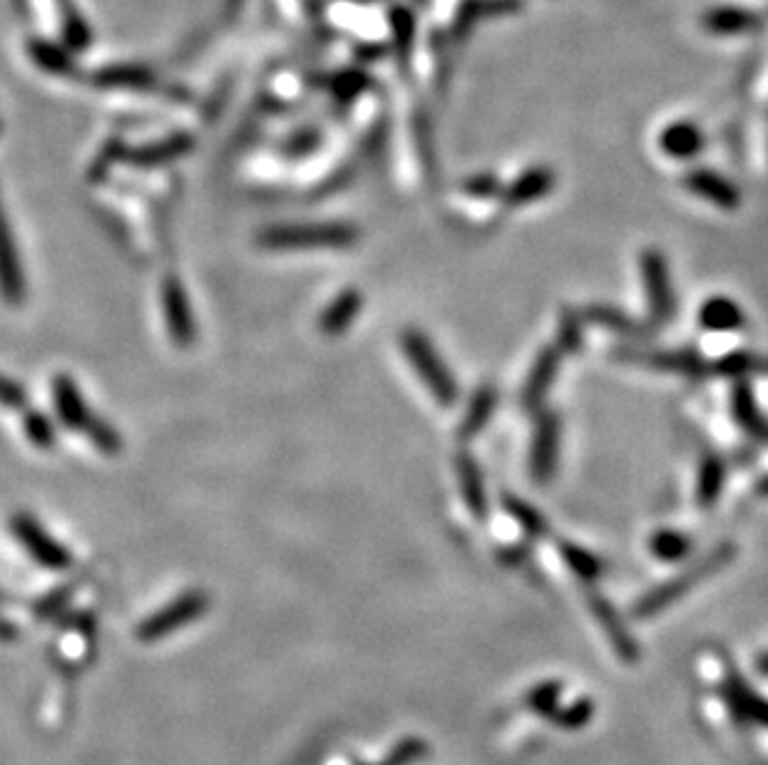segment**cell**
I'll return each mask as SVG.
<instances>
[{"label":"cell","mask_w":768,"mask_h":765,"mask_svg":"<svg viewBox=\"0 0 768 765\" xmlns=\"http://www.w3.org/2000/svg\"><path fill=\"white\" fill-rule=\"evenodd\" d=\"M52 400H56L58 417L65 428L85 435L93 448L100 450L103 456H120L122 435L115 430L105 417L97 415L91 405H87L85 396L80 393L77 382L73 378L70 376L52 378Z\"/></svg>","instance_id":"6da1fadb"},{"label":"cell","mask_w":768,"mask_h":765,"mask_svg":"<svg viewBox=\"0 0 768 765\" xmlns=\"http://www.w3.org/2000/svg\"><path fill=\"white\" fill-rule=\"evenodd\" d=\"M359 242V229L344 221L281 224L259 234V246L269 252H341Z\"/></svg>","instance_id":"7a4b0ae2"},{"label":"cell","mask_w":768,"mask_h":765,"mask_svg":"<svg viewBox=\"0 0 768 765\" xmlns=\"http://www.w3.org/2000/svg\"><path fill=\"white\" fill-rule=\"evenodd\" d=\"M734 555H736V547L731 545V542H723V545H719L717 549H711L709 555H704L699 562L689 564L679 574H674L672 580H667L664 584H659L651 592H647L645 597L634 604V617L639 619L655 617V614L667 609L669 604H674L679 597H684L686 592L694 590V586L707 580V576L717 574L723 567L731 564Z\"/></svg>","instance_id":"3957f363"},{"label":"cell","mask_w":768,"mask_h":765,"mask_svg":"<svg viewBox=\"0 0 768 765\" xmlns=\"http://www.w3.org/2000/svg\"><path fill=\"white\" fill-rule=\"evenodd\" d=\"M400 349H404L408 363L413 366L418 378H421L428 393L435 398L437 405L453 408L458 403V380H455L448 366L443 363L441 353H437L435 345L431 343V338L416 331V328H408V331L400 336Z\"/></svg>","instance_id":"277c9868"},{"label":"cell","mask_w":768,"mask_h":765,"mask_svg":"<svg viewBox=\"0 0 768 765\" xmlns=\"http://www.w3.org/2000/svg\"><path fill=\"white\" fill-rule=\"evenodd\" d=\"M641 269V283H645L649 316L655 326H664L669 318L676 314V299L672 287V274H669V264L662 252L657 248H647L639 259Z\"/></svg>","instance_id":"5b68a950"},{"label":"cell","mask_w":768,"mask_h":765,"mask_svg":"<svg viewBox=\"0 0 768 765\" xmlns=\"http://www.w3.org/2000/svg\"><path fill=\"white\" fill-rule=\"evenodd\" d=\"M562 448V423L557 413H542L535 423L530 445V473L540 485H548L557 473Z\"/></svg>","instance_id":"8992f818"},{"label":"cell","mask_w":768,"mask_h":765,"mask_svg":"<svg viewBox=\"0 0 768 765\" xmlns=\"http://www.w3.org/2000/svg\"><path fill=\"white\" fill-rule=\"evenodd\" d=\"M163 314L167 324V333L172 338L177 349H190L196 341V324L192 314L190 296L182 287L180 276L169 274L163 281Z\"/></svg>","instance_id":"52a82bcc"},{"label":"cell","mask_w":768,"mask_h":765,"mask_svg":"<svg viewBox=\"0 0 768 765\" xmlns=\"http://www.w3.org/2000/svg\"><path fill=\"white\" fill-rule=\"evenodd\" d=\"M25 293H28V287H25L23 262L17 254L11 221H8L3 202H0V299L8 306H21Z\"/></svg>","instance_id":"ba28073f"},{"label":"cell","mask_w":768,"mask_h":765,"mask_svg":"<svg viewBox=\"0 0 768 765\" xmlns=\"http://www.w3.org/2000/svg\"><path fill=\"white\" fill-rule=\"evenodd\" d=\"M617 355L627 363L647 366L664 373H676V376L701 378L711 373V363L704 361L696 351H645V349H620Z\"/></svg>","instance_id":"9c48e42d"},{"label":"cell","mask_w":768,"mask_h":765,"mask_svg":"<svg viewBox=\"0 0 768 765\" xmlns=\"http://www.w3.org/2000/svg\"><path fill=\"white\" fill-rule=\"evenodd\" d=\"M11 527H13V535L21 539V545L28 549L43 567L68 569L73 564L70 551L62 545H58V539H52L48 535V530L43 527L38 520L31 518V514H15Z\"/></svg>","instance_id":"30bf717a"},{"label":"cell","mask_w":768,"mask_h":765,"mask_svg":"<svg viewBox=\"0 0 768 765\" xmlns=\"http://www.w3.org/2000/svg\"><path fill=\"white\" fill-rule=\"evenodd\" d=\"M560 363H562V351L557 345H544V349L538 353V359H535L530 376L525 380V388H523L525 411H538V408L544 403V398H548V393L557 380Z\"/></svg>","instance_id":"8fae6325"},{"label":"cell","mask_w":768,"mask_h":765,"mask_svg":"<svg viewBox=\"0 0 768 765\" xmlns=\"http://www.w3.org/2000/svg\"><path fill=\"white\" fill-rule=\"evenodd\" d=\"M587 602H589V609H592L597 621H600L602 631L607 636H610V644L614 646V652H617L627 664L634 661V658H637V644H634V639L629 636L627 627L622 624L620 614L614 611L612 604L607 602L602 594H589Z\"/></svg>","instance_id":"7c38bea8"},{"label":"cell","mask_w":768,"mask_h":765,"mask_svg":"<svg viewBox=\"0 0 768 765\" xmlns=\"http://www.w3.org/2000/svg\"><path fill=\"white\" fill-rule=\"evenodd\" d=\"M455 473L460 479V495L466 500V507L470 510L472 518L485 520L488 518V493L485 483H482V473L478 460L470 456V452H458L455 458Z\"/></svg>","instance_id":"4fadbf2b"},{"label":"cell","mask_w":768,"mask_h":765,"mask_svg":"<svg viewBox=\"0 0 768 765\" xmlns=\"http://www.w3.org/2000/svg\"><path fill=\"white\" fill-rule=\"evenodd\" d=\"M731 415L739 423V428L746 435H752L754 440L768 445V421L764 413L758 411L754 390L746 380H739L734 386V393H731Z\"/></svg>","instance_id":"5bb4252c"},{"label":"cell","mask_w":768,"mask_h":765,"mask_svg":"<svg viewBox=\"0 0 768 765\" xmlns=\"http://www.w3.org/2000/svg\"><path fill=\"white\" fill-rule=\"evenodd\" d=\"M363 311V296L359 289H346L324 308L319 318V328L324 336H341L353 326Z\"/></svg>","instance_id":"9a60e30c"},{"label":"cell","mask_w":768,"mask_h":765,"mask_svg":"<svg viewBox=\"0 0 768 765\" xmlns=\"http://www.w3.org/2000/svg\"><path fill=\"white\" fill-rule=\"evenodd\" d=\"M699 324L704 331L711 333H731L744 328L746 316L744 311L739 308L734 299L729 296H713L699 311Z\"/></svg>","instance_id":"2e32d148"},{"label":"cell","mask_w":768,"mask_h":765,"mask_svg":"<svg viewBox=\"0 0 768 765\" xmlns=\"http://www.w3.org/2000/svg\"><path fill=\"white\" fill-rule=\"evenodd\" d=\"M552 186H555V177H552V172H548V169H530V172H525L520 177V180L507 186L503 192V202L505 207L511 209L528 207V204L542 199Z\"/></svg>","instance_id":"e0dca14e"},{"label":"cell","mask_w":768,"mask_h":765,"mask_svg":"<svg viewBox=\"0 0 768 765\" xmlns=\"http://www.w3.org/2000/svg\"><path fill=\"white\" fill-rule=\"evenodd\" d=\"M686 186L696 194V197L711 202L719 209H736L739 207V192L734 184H729L723 177L713 172H694L686 177Z\"/></svg>","instance_id":"ac0fdd59"},{"label":"cell","mask_w":768,"mask_h":765,"mask_svg":"<svg viewBox=\"0 0 768 765\" xmlns=\"http://www.w3.org/2000/svg\"><path fill=\"white\" fill-rule=\"evenodd\" d=\"M587 321H592L595 326L604 328V331H612L624 338H647L649 333H655L657 326L645 324V321H634L632 316L624 314V311L614 306H592L587 308Z\"/></svg>","instance_id":"d6986e66"},{"label":"cell","mask_w":768,"mask_h":765,"mask_svg":"<svg viewBox=\"0 0 768 765\" xmlns=\"http://www.w3.org/2000/svg\"><path fill=\"white\" fill-rule=\"evenodd\" d=\"M495 408H497V390L493 386H480L476 393H472L466 413H463L460 438L470 440L485 430V425L490 417H493Z\"/></svg>","instance_id":"ffe728a7"},{"label":"cell","mask_w":768,"mask_h":765,"mask_svg":"<svg viewBox=\"0 0 768 765\" xmlns=\"http://www.w3.org/2000/svg\"><path fill=\"white\" fill-rule=\"evenodd\" d=\"M190 153H192V137L175 135V137L157 142V145H147V147L135 149V153L128 155V159L137 167H159V165L175 162V159H180Z\"/></svg>","instance_id":"44dd1931"},{"label":"cell","mask_w":768,"mask_h":765,"mask_svg":"<svg viewBox=\"0 0 768 765\" xmlns=\"http://www.w3.org/2000/svg\"><path fill=\"white\" fill-rule=\"evenodd\" d=\"M723 479H727V465L719 456H704L696 475V502L701 510H711L723 490Z\"/></svg>","instance_id":"7402d4cb"},{"label":"cell","mask_w":768,"mask_h":765,"mask_svg":"<svg viewBox=\"0 0 768 765\" xmlns=\"http://www.w3.org/2000/svg\"><path fill=\"white\" fill-rule=\"evenodd\" d=\"M557 549H560L562 562L567 564L569 572H573L579 582L595 584L602 576L604 564H602V559L595 555V551L579 547V545H575V542H569V539H560Z\"/></svg>","instance_id":"603a6c76"},{"label":"cell","mask_w":768,"mask_h":765,"mask_svg":"<svg viewBox=\"0 0 768 765\" xmlns=\"http://www.w3.org/2000/svg\"><path fill=\"white\" fill-rule=\"evenodd\" d=\"M95 85L118 87V90H147L155 85V73L140 65H115L95 75Z\"/></svg>","instance_id":"cb8c5ba5"},{"label":"cell","mask_w":768,"mask_h":765,"mask_svg":"<svg viewBox=\"0 0 768 765\" xmlns=\"http://www.w3.org/2000/svg\"><path fill=\"white\" fill-rule=\"evenodd\" d=\"M503 507H505V512L517 522V527H520L528 537L542 539V537L550 535V524H548V520H544V514L540 510H535L530 502H525L523 497L505 495Z\"/></svg>","instance_id":"d4e9b609"},{"label":"cell","mask_w":768,"mask_h":765,"mask_svg":"<svg viewBox=\"0 0 768 765\" xmlns=\"http://www.w3.org/2000/svg\"><path fill=\"white\" fill-rule=\"evenodd\" d=\"M711 371L721 378L746 380L748 376H754V373H768V361L761 359V355L736 351V353L723 355V359H719V361H713Z\"/></svg>","instance_id":"484cf974"},{"label":"cell","mask_w":768,"mask_h":765,"mask_svg":"<svg viewBox=\"0 0 768 765\" xmlns=\"http://www.w3.org/2000/svg\"><path fill=\"white\" fill-rule=\"evenodd\" d=\"M694 549V539L686 537L679 530H659L655 537L649 539V551L662 562H679V559L689 557Z\"/></svg>","instance_id":"4316f807"},{"label":"cell","mask_w":768,"mask_h":765,"mask_svg":"<svg viewBox=\"0 0 768 765\" xmlns=\"http://www.w3.org/2000/svg\"><path fill=\"white\" fill-rule=\"evenodd\" d=\"M31 58L52 75H73L75 73V65H73V60H70L68 52L58 46H52V42L33 40L31 42Z\"/></svg>","instance_id":"83f0119b"},{"label":"cell","mask_w":768,"mask_h":765,"mask_svg":"<svg viewBox=\"0 0 768 765\" xmlns=\"http://www.w3.org/2000/svg\"><path fill=\"white\" fill-rule=\"evenodd\" d=\"M23 430H25V438L31 440L33 448H38V450L56 448V428H52V423L43 413H38V411L25 413Z\"/></svg>","instance_id":"f1b7e54d"},{"label":"cell","mask_w":768,"mask_h":765,"mask_svg":"<svg viewBox=\"0 0 768 765\" xmlns=\"http://www.w3.org/2000/svg\"><path fill=\"white\" fill-rule=\"evenodd\" d=\"M202 607H204V597H200V594H190L187 599L177 602L175 607H169L157 621H152V627H149L152 634H155V631H165V629L177 627V624H180V619L194 617V614L200 611Z\"/></svg>","instance_id":"f546056e"},{"label":"cell","mask_w":768,"mask_h":765,"mask_svg":"<svg viewBox=\"0 0 768 765\" xmlns=\"http://www.w3.org/2000/svg\"><path fill=\"white\" fill-rule=\"evenodd\" d=\"M583 341H585L583 321H579V316L573 314V311H565L557 328V349L562 353H577L583 349Z\"/></svg>","instance_id":"4dcf8cb0"},{"label":"cell","mask_w":768,"mask_h":765,"mask_svg":"<svg viewBox=\"0 0 768 765\" xmlns=\"http://www.w3.org/2000/svg\"><path fill=\"white\" fill-rule=\"evenodd\" d=\"M701 139L694 127H674L664 135V149L674 157H689L699 149Z\"/></svg>","instance_id":"1f68e13d"},{"label":"cell","mask_w":768,"mask_h":765,"mask_svg":"<svg viewBox=\"0 0 768 765\" xmlns=\"http://www.w3.org/2000/svg\"><path fill=\"white\" fill-rule=\"evenodd\" d=\"M0 405L8 408V411H23L28 405V390L17 380L0 376Z\"/></svg>","instance_id":"d6a6232c"},{"label":"cell","mask_w":768,"mask_h":765,"mask_svg":"<svg viewBox=\"0 0 768 765\" xmlns=\"http://www.w3.org/2000/svg\"><path fill=\"white\" fill-rule=\"evenodd\" d=\"M463 190H466L470 197H493V194H497V180H493V177H478V180L463 184Z\"/></svg>","instance_id":"836d02e7"},{"label":"cell","mask_w":768,"mask_h":765,"mask_svg":"<svg viewBox=\"0 0 768 765\" xmlns=\"http://www.w3.org/2000/svg\"><path fill=\"white\" fill-rule=\"evenodd\" d=\"M756 493H758V495H764V497H768V477H764L761 483L756 485Z\"/></svg>","instance_id":"e575fe53"},{"label":"cell","mask_w":768,"mask_h":765,"mask_svg":"<svg viewBox=\"0 0 768 765\" xmlns=\"http://www.w3.org/2000/svg\"><path fill=\"white\" fill-rule=\"evenodd\" d=\"M758 669H761L764 673H768V654L761 656V661H758Z\"/></svg>","instance_id":"d590c367"}]
</instances>
